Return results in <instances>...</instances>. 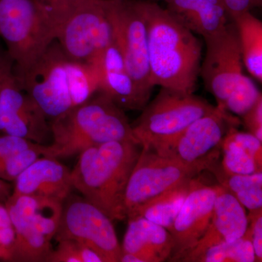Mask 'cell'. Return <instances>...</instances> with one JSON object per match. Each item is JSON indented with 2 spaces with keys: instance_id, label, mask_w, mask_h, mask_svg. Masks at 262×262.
I'll return each mask as SVG.
<instances>
[{
  "instance_id": "obj_9",
  "label": "cell",
  "mask_w": 262,
  "mask_h": 262,
  "mask_svg": "<svg viewBox=\"0 0 262 262\" xmlns=\"http://www.w3.org/2000/svg\"><path fill=\"white\" fill-rule=\"evenodd\" d=\"M55 239H71L94 250L103 262H120L122 254L113 220L82 196L70 194L63 201Z\"/></svg>"
},
{
  "instance_id": "obj_2",
  "label": "cell",
  "mask_w": 262,
  "mask_h": 262,
  "mask_svg": "<svg viewBox=\"0 0 262 262\" xmlns=\"http://www.w3.org/2000/svg\"><path fill=\"white\" fill-rule=\"evenodd\" d=\"M16 78L51 122L98 91L96 67L71 59L56 39Z\"/></svg>"
},
{
  "instance_id": "obj_25",
  "label": "cell",
  "mask_w": 262,
  "mask_h": 262,
  "mask_svg": "<svg viewBox=\"0 0 262 262\" xmlns=\"http://www.w3.org/2000/svg\"><path fill=\"white\" fill-rule=\"evenodd\" d=\"M221 150L223 152L222 168L226 173L246 175L261 171V165L254 157L227 134L222 141Z\"/></svg>"
},
{
  "instance_id": "obj_27",
  "label": "cell",
  "mask_w": 262,
  "mask_h": 262,
  "mask_svg": "<svg viewBox=\"0 0 262 262\" xmlns=\"http://www.w3.org/2000/svg\"><path fill=\"white\" fill-rule=\"evenodd\" d=\"M56 249L52 250L46 261L48 262H103L94 250L71 241H58Z\"/></svg>"
},
{
  "instance_id": "obj_35",
  "label": "cell",
  "mask_w": 262,
  "mask_h": 262,
  "mask_svg": "<svg viewBox=\"0 0 262 262\" xmlns=\"http://www.w3.org/2000/svg\"><path fill=\"white\" fill-rule=\"evenodd\" d=\"M35 1L42 6L51 17L57 12L63 9L73 0H35Z\"/></svg>"
},
{
  "instance_id": "obj_3",
  "label": "cell",
  "mask_w": 262,
  "mask_h": 262,
  "mask_svg": "<svg viewBox=\"0 0 262 262\" xmlns=\"http://www.w3.org/2000/svg\"><path fill=\"white\" fill-rule=\"evenodd\" d=\"M140 146L132 141H111L81 151L71 171L72 187L112 220H126L124 196Z\"/></svg>"
},
{
  "instance_id": "obj_12",
  "label": "cell",
  "mask_w": 262,
  "mask_h": 262,
  "mask_svg": "<svg viewBox=\"0 0 262 262\" xmlns=\"http://www.w3.org/2000/svg\"><path fill=\"white\" fill-rule=\"evenodd\" d=\"M204 39L206 53L199 75L216 99L217 107L223 110L229 95L244 76L237 27L234 22L227 24L222 31Z\"/></svg>"
},
{
  "instance_id": "obj_37",
  "label": "cell",
  "mask_w": 262,
  "mask_h": 262,
  "mask_svg": "<svg viewBox=\"0 0 262 262\" xmlns=\"http://www.w3.org/2000/svg\"><path fill=\"white\" fill-rule=\"evenodd\" d=\"M12 187L6 181L0 179V203H5L11 195Z\"/></svg>"
},
{
  "instance_id": "obj_38",
  "label": "cell",
  "mask_w": 262,
  "mask_h": 262,
  "mask_svg": "<svg viewBox=\"0 0 262 262\" xmlns=\"http://www.w3.org/2000/svg\"><path fill=\"white\" fill-rule=\"evenodd\" d=\"M164 1L166 2V3H168V2L170 1V0H164Z\"/></svg>"
},
{
  "instance_id": "obj_5",
  "label": "cell",
  "mask_w": 262,
  "mask_h": 262,
  "mask_svg": "<svg viewBox=\"0 0 262 262\" xmlns=\"http://www.w3.org/2000/svg\"><path fill=\"white\" fill-rule=\"evenodd\" d=\"M0 37L20 77L56 40V24L35 0H0Z\"/></svg>"
},
{
  "instance_id": "obj_10",
  "label": "cell",
  "mask_w": 262,
  "mask_h": 262,
  "mask_svg": "<svg viewBox=\"0 0 262 262\" xmlns=\"http://www.w3.org/2000/svg\"><path fill=\"white\" fill-rule=\"evenodd\" d=\"M113 40L121 53L131 78L144 97L149 99L151 82L145 20L136 1L108 0Z\"/></svg>"
},
{
  "instance_id": "obj_16",
  "label": "cell",
  "mask_w": 262,
  "mask_h": 262,
  "mask_svg": "<svg viewBox=\"0 0 262 262\" xmlns=\"http://www.w3.org/2000/svg\"><path fill=\"white\" fill-rule=\"evenodd\" d=\"M97 69L98 92L125 110H142L149 100L141 94L126 70L114 40L93 63Z\"/></svg>"
},
{
  "instance_id": "obj_4",
  "label": "cell",
  "mask_w": 262,
  "mask_h": 262,
  "mask_svg": "<svg viewBox=\"0 0 262 262\" xmlns=\"http://www.w3.org/2000/svg\"><path fill=\"white\" fill-rule=\"evenodd\" d=\"M50 125L53 142L46 145L43 155L48 158H67L111 141L136 142L125 111L100 92Z\"/></svg>"
},
{
  "instance_id": "obj_26",
  "label": "cell",
  "mask_w": 262,
  "mask_h": 262,
  "mask_svg": "<svg viewBox=\"0 0 262 262\" xmlns=\"http://www.w3.org/2000/svg\"><path fill=\"white\" fill-rule=\"evenodd\" d=\"M260 96L261 93L256 84L251 79L244 75L229 95L223 110L243 117L256 103Z\"/></svg>"
},
{
  "instance_id": "obj_34",
  "label": "cell",
  "mask_w": 262,
  "mask_h": 262,
  "mask_svg": "<svg viewBox=\"0 0 262 262\" xmlns=\"http://www.w3.org/2000/svg\"><path fill=\"white\" fill-rule=\"evenodd\" d=\"M225 3L229 17L233 18L237 15L249 11L251 7L250 0H222Z\"/></svg>"
},
{
  "instance_id": "obj_31",
  "label": "cell",
  "mask_w": 262,
  "mask_h": 262,
  "mask_svg": "<svg viewBox=\"0 0 262 262\" xmlns=\"http://www.w3.org/2000/svg\"><path fill=\"white\" fill-rule=\"evenodd\" d=\"M227 135L237 141L250 154L254 157L259 165H262V142L251 133L239 132L231 126L227 132Z\"/></svg>"
},
{
  "instance_id": "obj_6",
  "label": "cell",
  "mask_w": 262,
  "mask_h": 262,
  "mask_svg": "<svg viewBox=\"0 0 262 262\" xmlns=\"http://www.w3.org/2000/svg\"><path fill=\"white\" fill-rule=\"evenodd\" d=\"M52 19L57 42L74 61L93 64L113 42L108 0H73Z\"/></svg>"
},
{
  "instance_id": "obj_21",
  "label": "cell",
  "mask_w": 262,
  "mask_h": 262,
  "mask_svg": "<svg viewBox=\"0 0 262 262\" xmlns=\"http://www.w3.org/2000/svg\"><path fill=\"white\" fill-rule=\"evenodd\" d=\"M238 33L243 62L250 75L262 82V23L249 11L232 18Z\"/></svg>"
},
{
  "instance_id": "obj_13",
  "label": "cell",
  "mask_w": 262,
  "mask_h": 262,
  "mask_svg": "<svg viewBox=\"0 0 262 262\" xmlns=\"http://www.w3.org/2000/svg\"><path fill=\"white\" fill-rule=\"evenodd\" d=\"M0 132L41 144L51 134L47 117L20 85L13 66L0 82Z\"/></svg>"
},
{
  "instance_id": "obj_14",
  "label": "cell",
  "mask_w": 262,
  "mask_h": 262,
  "mask_svg": "<svg viewBox=\"0 0 262 262\" xmlns=\"http://www.w3.org/2000/svg\"><path fill=\"white\" fill-rule=\"evenodd\" d=\"M220 185H206L192 179L184 200L171 229L174 248L170 259L179 261L206 233Z\"/></svg>"
},
{
  "instance_id": "obj_8",
  "label": "cell",
  "mask_w": 262,
  "mask_h": 262,
  "mask_svg": "<svg viewBox=\"0 0 262 262\" xmlns=\"http://www.w3.org/2000/svg\"><path fill=\"white\" fill-rule=\"evenodd\" d=\"M201 172L154 150L141 149L125 188L124 210L127 220L138 216L153 202L190 182Z\"/></svg>"
},
{
  "instance_id": "obj_7",
  "label": "cell",
  "mask_w": 262,
  "mask_h": 262,
  "mask_svg": "<svg viewBox=\"0 0 262 262\" xmlns=\"http://www.w3.org/2000/svg\"><path fill=\"white\" fill-rule=\"evenodd\" d=\"M216 108L193 94L161 88L131 125L133 135L141 149L156 151L173 141L193 122Z\"/></svg>"
},
{
  "instance_id": "obj_15",
  "label": "cell",
  "mask_w": 262,
  "mask_h": 262,
  "mask_svg": "<svg viewBox=\"0 0 262 262\" xmlns=\"http://www.w3.org/2000/svg\"><path fill=\"white\" fill-rule=\"evenodd\" d=\"M248 227L249 219L246 208L233 194L220 185L206 233L179 261H196L208 248L241 238L247 232Z\"/></svg>"
},
{
  "instance_id": "obj_32",
  "label": "cell",
  "mask_w": 262,
  "mask_h": 262,
  "mask_svg": "<svg viewBox=\"0 0 262 262\" xmlns=\"http://www.w3.org/2000/svg\"><path fill=\"white\" fill-rule=\"evenodd\" d=\"M250 234L254 251L256 261H262V210L249 213Z\"/></svg>"
},
{
  "instance_id": "obj_36",
  "label": "cell",
  "mask_w": 262,
  "mask_h": 262,
  "mask_svg": "<svg viewBox=\"0 0 262 262\" xmlns=\"http://www.w3.org/2000/svg\"><path fill=\"white\" fill-rule=\"evenodd\" d=\"M13 66V62L6 51L0 48V82L5 72L8 68Z\"/></svg>"
},
{
  "instance_id": "obj_17",
  "label": "cell",
  "mask_w": 262,
  "mask_h": 262,
  "mask_svg": "<svg viewBox=\"0 0 262 262\" xmlns=\"http://www.w3.org/2000/svg\"><path fill=\"white\" fill-rule=\"evenodd\" d=\"M73 189L71 171L56 158H38L15 180L14 196L49 198L63 203Z\"/></svg>"
},
{
  "instance_id": "obj_18",
  "label": "cell",
  "mask_w": 262,
  "mask_h": 262,
  "mask_svg": "<svg viewBox=\"0 0 262 262\" xmlns=\"http://www.w3.org/2000/svg\"><path fill=\"white\" fill-rule=\"evenodd\" d=\"M127 222L122 253L136 255L142 262H162L170 258L174 243L168 229L142 216L129 219Z\"/></svg>"
},
{
  "instance_id": "obj_1",
  "label": "cell",
  "mask_w": 262,
  "mask_h": 262,
  "mask_svg": "<svg viewBox=\"0 0 262 262\" xmlns=\"http://www.w3.org/2000/svg\"><path fill=\"white\" fill-rule=\"evenodd\" d=\"M136 3L145 20L153 85L193 94L201 70V41L168 10L151 2Z\"/></svg>"
},
{
  "instance_id": "obj_11",
  "label": "cell",
  "mask_w": 262,
  "mask_h": 262,
  "mask_svg": "<svg viewBox=\"0 0 262 262\" xmlns=\"http://www.w3.org/2000/svg\"><path fill=\"white\" fill-rule=\"evenodd\" d=\"M236 122L227 112L217 107L213 113L193 122L173 141L155 151L186 166L202 171L208 170L218 161L229 125Z\"/></svg>"
},
{
  "instance_id": "obj_39",
  "label": "cell",
  "mask_w": 262,
  "mask_h": 262,
  "mask_svg": "<svg viewBox=\"0 0 262 262\" xmlns=\"http://www.w3.org/2000/svg\"><path fill=\"white\" fill-rule=\"evenodd\" d=\"M113 1H120V0H113Z\"/></svg>"
},
{
  "instance_id": "obj_29",
  "label": "cell",
  "mask_w": 262,
  "mask_h": 262,
  "mask_svg": "<svg viewBox=\"0 0 262 262\" xmlns=\"http://www.w3.org/2000/svg\"><path fill=\"white\" fill-rule=\"evenodd\" d=\"M15 232L5 203H0V260L12 261Z\"/></svg>"
},
{
  "instance_id": "obj_30",
  "label": "cell",
  "mask_w": 262,
  "mask_h": 262,
  "mask_svg": "<svg viewBox=\"0 0 262 262\" xmlns=\"http://www.w3.org/2000/svg\"><path fill=\"white\" fill-rule=\"evenodd\" d=\"M37 143L18 137V136L4 135L0 136V167L18 151L28 149Z\"/></svg>"
},
{
  "instance_id": "obj_33",
  "label": "cell",
  "mask_w": 262,
  "mask_h": 262,
  "mask_svg": "<svg viewBox=\"0 0 262 262\" xmlns=\"http://www.w3.org/2000/svg\"><path fill=\"white\" fill-rule=\"evenodd\" d=\"M242 117L249 133L262 142V96Z\"/></svg>"
},
{
  "instance_id": "obj_28",
  "label": "cell",
  "mask_w": 262,
  "mask_h": 262,
  "mask_svg": "<svg viewBox=\"0 0 262 262\" xmlns=\"http://www.w3.org/2000/svg\"><path fill=\"white\" fill-rule=\"evenodd\" d=\"M46 145L36 144L32 147L18 151L0 167V179L6 182H15L24 170L41 155H44Z\"/></svg>"
},
{
  "instance_id": "obj_24",
  "label": "cell",
  "mask_w": 262,
  "mask_h": 262,
  "mask_svg": "<svg viewBox=\"0 0 262 262\" xmlns=\"http://www.w3.org/2000/svg\"><path fill=\"white\" fill-rule=\"evenodd\" d=\"M196 261L253 262L256 261L249 229L241 238L232 242L222 243L206 249Z\"/></svg>"
},
{
  "instance_id": "obj_19",
  "label": "cell",
  "mask_w": 262,
  "mask_h": 262,
  "mask_svg": "<svg viewBox=\"0 0 262 262\" xmlns=\"http://www.w3.org/2000/svg\"><path fill=\"white\" fill-rule=\"evenodd\" d=\"M167 3L173 16L203 38L222 31L229 17L222 0H170Z\"/></svg>"
},
{
  "instance_id": "obj_20",
  "label": "cell",
  "mask_w": 262,
  "mask_h": 262,
  "mask_svg": "<svg viewBox=\"0 0 262 262\" xmlns=\"http://www.w3.org/2000/svg\"><path fill=\"white\" fill-rule=\"evenodd\" d=\"M11 222H23L37 228L48 239L56 235L63 203L49 198L10 196L5 203Z\"/></svg>"
},
{
  "instance_id": "obj_23",
  "label": "cell",
  "mask_w": 262,
  "mask_h": 262,
  "mask_svg": "<svg viewBox=\"0 0 262 262\" xmlns=\"http://www.w3.org/2000/svg\"><path fill=\"white\" fill-rule=\"evenodd\" d=\"M190 182L182 184L172 192L153 202L138 216L144 217L146 220L170 230L189 192Z\"/></svg>"
},
{
  "instance_id": "obj_22",
  "label": "cell",
  "mask_w": 262,
  "mask_h": 262,
  "mask_svg": "<svg viewBox=\"0 0 262 262\" xmlns=\"http://www.w3.org/2000/svg\"><path fill=\"white\" fill-rule=\"evenodd\" d=\"M210 171L214 174L221 187L233 194L249 213L262 209V172L252 174H230L215 163Z\"/></svg>"
}]
</instances>
